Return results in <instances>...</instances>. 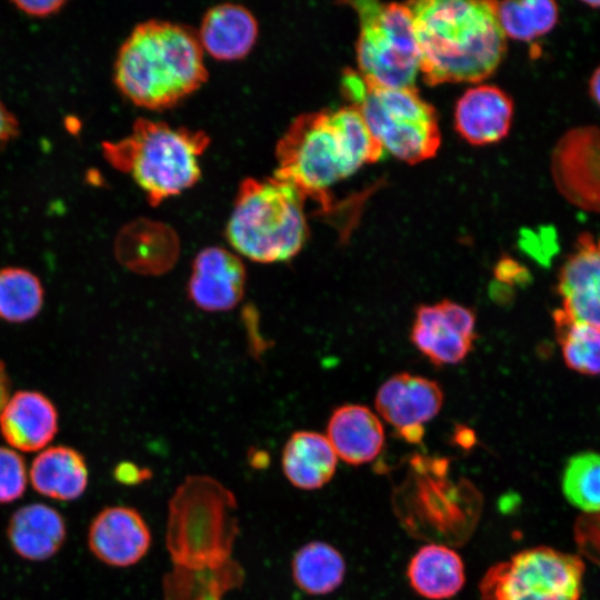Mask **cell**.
<instances>
[{
	"label": "cell",
	"mask_w": 600,
	"mask_h": 600,
	"mask_svg": "<svg viewBox=\"0 0 600 600\" xmlns=\"http://www.w3.org/2000/svg\"><path fill=\"white\" fill-rule=\"evenodd\" d=\"M554 328L567 367L587 376L600 374V327L553 312Z\"/></svg>",
	"instance_id": "27"
},
{
	"label": "cell",
	"mask_w": 600,
	"mask_h": 600,
	"mask_svg": "<svg viewBox=\"0 0 600 600\" xmlns=\"http://www.w3.org/2000/svg\"><path fill=\"white\" fill-rule=\"evenodd\" d=\"M207 79L197 32L166 20L136 26L114 62L117 88L132 103L149 110L172 108Z\"/></svg>",
	"instance_id": "2"
},
{
	"label": "cell",
	"mask_w": 600,
	"mask_h": 600,
	"mask_svg": "<svg viewBox=\"0 0 600 600\" xmlns=\"http://www.w3.org/2000/svg\"><path fill=\"white\" fill-rule=\"evenodd\" d=\"M419 49V71L429 86L479 82L490 77L507 49L490 1L407 2Z\"/></svg>",
	"instance_id": "1"
},
{
	"label": "cell",
	"mask_w": 600,
	"mask_h": 600,
	"mask_svg": "<svg viewBox=\"0 0 600 600\" xmlns=\"http://www.w3.org/2000/svg\"><path fill=\"white\" fill-rule=\"evenodd\" d=\"M27 482L28 473L22 456L0 446V503H10L21 498Z\"/></svg>",
	"instance_id": "30"
},
{
	"label": "cell",
	"mask_w": 600,
	"mask_h": 600,
	"mask_svg": "<svg viewBox=\"0 0 600 600\" xmlns=\"http://www.w3.org/2000/svg\"><path fill=\"white\" fill-rule=\"evenodd\" d=\"M222 596L223 593L221 592L211 591V592H206L193 600H221Z\"/></svg>",
	"instance_id": "39"
},
{
	"label": "cell",
	"mask_w": 600,
	"mask_h": 600,
	"mask_svg": "<svg viewBox=\"0 0 600 600\" xmlns=\"http://www.w3.org/2000/svg\"><path fill=\"white\" fill-rule=\"evenodd\" d=\"M276 159L273 176L316 200L328 214L333 209L330 187L357 171L330 110L298 116L279 139Z\"/></svg>",
	"instance_id": "7"
},
{
	"label": "cell",
	"mask_w": 600,
	"mask_h": 600,
	"mask_svg": "<svg viewBox=\"0 0 600 600\" xmlns=\"http://www.w3.org/2000/svg\"><path fill=\"white\" fill-rule=\"evenodd\" d=\"M151 532L141 513L131 507L100 510L88 529V547L101 562L117 568L138 563L149 551Z\"/></svg>",
	"instance_id": "14"
},
{
	"label": "cell",
	"mask_w": 600,
	"mask_h": 600,
	"mask_svg": "<svg viewBox=\"0 0 600 600\" xmlns=\"http://www.w3.org/2000/svg\"><path fill=\"white\" fill-rule=\"evenodd\" d=\"M454 129L473 146L502 140L511 128L513 102L510 96L493 84L468 89L454 108Z\"/></svg>",
	"instance_id": "16"
},
{
	"label": "cell",
	"mask_w": 600,
	"mask_h": 600,
	"mask_svg": "<svg viewBox=\"0 0 600 600\" xmlns=\"http://www.w3.org/2000/svg\"><path fill=\"white\" fill-rule=\"evenodd\" d=\"M59 414L52 401L39 391L12 394L0 413V431L8 444L22 452L46 448L56 437Z\"/></svg>",
	"instance_id": "17"
},
{
	"label": "cell",
	"mask_w": 600,
	"mask_h": 600,
	"mask_svg": "<svg viewBox=\"0 0 600 600\" xmlns=\"http://www.w3.org/2000/svg\"><path fill=\"white\" fill-rule=\"evenodd\" d=\"M496 280L506 286L524 284L530 279L529 271L510 256L501 257L494 269Z\"/></svg>",
	"instance_id": "31"
},
{
	"label": "cell",
	"mask_w": 600,
	"mask_h": 600,
	"mask_svg": "<svg viewBox=\"0 0 600 600\" xmlns=\"http://www.w3.org/2000/svg\"><path fill=\"white\" fill-rule=\"evenodd\" d=\"M304 196L274 176L247 178L238 190L226 238L242 257L259 263L294 258L309 238Z\"/></svg>",
	"instance_id": "3"
},
{
	"label": "cell",
	"mask_w": 600,
	"mask_h": 600,
	"mask_svg": "<svg viewBox=\"0 0 600 600\" xmlns=\"http://www.w3.org/2000/svg\"><path fill=\"white\" fill-rule=\"evenodd\" d=\"M338 458L353 466L371 462L384 446V429L378 416L362 404L336 408L327 434Z\"/></svg>",
	"instance_id": "18"
},
{
	"label": "cell",
	"mask_w": 600,
	"mask_h": 600,
	"mask_svg": "<svg viewBox=\"0 0 600 600\" xmlns=\"http://www.w3.org/2000/svg\"><path fill=\"white\" fill-rule=\"evenodd\" d=\"M407 572L411 588L431 600L456 596L466 580L461 557L449 547L438 543L421 547L411 558Z\"/></svg>",
	"instance_id": "23"
},
{
	"label": "cell",
	"mask_w": 600,
	"mask_h": 600,
	"mask_svg": "<svg viewBox=\"0 0 600 600\" xmlns=\"http://www.w3.org/2000/svg\"><path fill=\"white\" fill-rule=\"evenodd\" d=\"M246 280L244 264L237 254L221 247H207L192 261L188 298L202 311H229L242 300Z\"/></svg>",
	"instance_id": "13"
},
{
	"label": "cell",
	"mask_w": 600,
	"mask_h": 600,
	"mask_svg": "<svg viewBox=\"0 0 600 600\" xmlns=\"http://www.w3.org/2000/svg\"><path fill=\"white\" fill-rule=\"evenodd\" d=\"M410 340L436 366L460 363L473 348L476 314L470 308L447 299L420 304Z\"/></svg>",
	"instance_id": "11"
},
{
	"label": "cell",
	"mask_w": 600,
	"mask_h": 600,
	"mask_svg": "<svg viewBox=\"0 0 600 600\" xmlns=\"http://www.w3.org/2000/svg\"><path fill=\"white\" fill-rule=\"evenodd\" d=\"M341 90L384 151L409 164L436 156L441 143L437 113L416 87H383L348 69Z\"/></svg>",
	"instance_id": "6"
},
{
	"label": "cell",
	"mask_w": 600,
	"mask_h": 600,
	"mask_svg": "<svg viewBox=\"0 0 600 600\" xmlns=\"http://www.w3.org/2000/svg\"><path fill=\"white\" fill-rule=\"evenodd\" d=\"M490 293L498 302H508L512 296L510 287L498 281L491 286Z\"/></svg>",
	"instance_id": "37"
},
{
	"label": "cell",
	"mask_w": 600,
	"mask_h": 600,
	"mask_svg": "<svg viewBox=\"0 0 600 600\" xmlns=\"http://www.w3.org/2000/svg\"><path fill=\"white\" fill-rule=\"evenodd\" d=\"M29 478L38 493L57 501H73L84 493L89 472L81 452L68 446H54L33 459Z\"/></svg>",
	"instance_id": "22"
},
{
	"label": "cell",
	"mask_w": 600,
	"mask_h": 600,
	"mask_svg": "<svg viewBox=\"0 0 600 600\" xmlns=\"http://www.w3.org/2000/svg\"><path fill=\"white\" fill-rule=\"evenodd\" d=\"M580 560L551 548L520 551L488 569L480 582L481 600H578Z\"/></svg>",
	"instance_id": "9"
},
{
	"label": "cell",
	"mask_w": 600,
	"mask_h": 600,
	"mask_svg": "<svg viewBox=\"0 0 600 600\" xmlns=\"http://www.w3.org/2000/svg\"><path fill=\"white\" fill-rule=\"evenodd\" d=\"M7 537L10 547L20 558L44 561L64 544L67 524L62 514L50 506L29 503L11 514Z\"/></svg>",
	"instance_id": "19"
},
{
	"label": "cell",
	"mask_w": 600,
	"mask_h": 600,
	"mask_svg": "<svg viewBox=\"0 0 600 600\" xmlns=\"http://www.w3.org/2000/svg\"><path fill=\"white\" fill-rule=\"evenodd\" d=\"M561 487L573 507L588 513L600 512V453L572 456L564 467Z\"/></svg>",
	"instance_id": "29"
},
{
	"label": "cell",
	"mask_w": 600,
	"mask_h": 600,
	"mask_svg": "<svg viewBox=\"0 0 600 600\" xmlns=\"http://www.w3.org/2000/svg\"><path fill=\"white\" fill-rule=\"evenodd\" d=\"M506 38L531 41L550 32L558 22L559 8L550 0L490 1Z\"/></svg>",
	"instance_id": "26"
},
{
	"label": "cell",
	"mask_w": 600,
	"mask_h": 600,
	"mask_svg": "<svg viewBox=\"0 0 600 600\" xmlns=\"http://www.w3.org/2000/svg\"><path fill=\"white\" fill-rule=\"evenodd\" d=\"M258 22L244 7L223 3L209 9L197 32L203 51L222 61L246 57L258 37Z\"/></svg>",
	"instance_id": "20"
},
{
	"label": "cell",
	"mask_w": 600,
	"mask_h": 600,
	"mask_svg": "<svg viewBox=\"0 0 600 600\" xmlns=\"http://www.w3.org/2000/svg\"><path fill=\"white\" fill-rule=\"evenodd\" d=\"M18 133V120L0 100V149L14 139Z\"/></svg>",
	"instance_id": "34"
},
{
	"label": "cell",
	"mask_w": 600,
	"mask_h": 600,
	"mask_svg": "<svg viewBox=\"0 0 600 600\" xmlns=\"http://www.w3.org/2000/svg\"><path fill=\"white\" fill-rule=\"evenodd\" d=\"M237 501L218 480L188 476L169 501L166 546L174 567L218 568L231 560Z\"/></svg>",
	"instance_id": "5"
},
{
	"label": "cell",
	"mask_w": 600,
	"mask_h": 600,
	"mask_svg": "<svg viewBox=\"0 0 600 600\" xmlns=\"http://www.w3.org/2000/svg\"><path fill=\"white\" fill-rule=\"evenodd\" d=\"M558 291L571 318L600 327V237L579 234L560 269Z\"/></svg>",
	"instance_id": "15"
},
{
	"label": "cell",
	"mask_w": 600,
	"mask_h": 600,
	"mask_svg": "<svg viewBox=\"0 0 600 600\" xmlns=\"http://www.w3.org/2000/svg\"><path fill=\"white\" fill-rule=\"evenodd\" d=\"M114 479L122 484H138L150 479L151 471L146 468H139L132 462H121L113 470Z\"/></svg>",
	"instance_id": "33"
},
{
	"label": "cell",
	"mask_w": 600,
	"mask_h": 600,
	"mask_svg": "<svg viewBox=\"0 0 600 600\" xmlns=\"http://www.w3.org/2000/svg\"><path fill=\"white\" fill-rule=\"evenodd\" d=\"M11 381L6 369V364L0 359V413L10 398Z\"/></svg>",
	"instance_id": "35"
},
{
	"label": "cell",
	"mask_w": 600,
	"mask_h": 600,
	"mask_svg": "<svg viewBox=\"0 0 600 600\" xmlns=\"http://www.w3.org/2000/svg\"><path fill=\"white\" fill-rule=\"evenodd\" d=\"M589 93L596 104L600 108V64L596 68L590 77Z\"/></svg>",
	"instance_id": "36"
},
{
	"label": "cell",
	"mask_w": 600,
	"mask_h": 600,
	"mask_svg": "<svg viewBox=\"0 0 600 600\" xmlns=\"http://www.w3.org/2000/svg\"><path fill=\"white\" fill-rule=\"evenodd\" d=\"M586 6L591 7L592 9H599L600 8V1H586Z\"/></svg>",
	"instance_id": "40"
},
{
	"label": "cell",
	"mask_w": 600,
	"mask_h": 600,
	"mask_svg": "<svg viewBox=\"0 0 600 600\" xmlns=\"http://www.w3.org/2000/svg\"><path fill=\"white\" fill-rule=\"evenodd\" d=\"M338 457L324 434L299 430L287 440L281 467L287 480L301 490H316L333 477Z\"/></svg>",
	"instance_id": "21"
},
{
	"label": "cell",
	"mask_w": 600,
	"mask_h": 600,
	"mask_svg": "<svg viewBox=\"0 0 600 600\" xmlns=\"http://www.w3.org/2000/svg\"><path fill=\"white\" fill-rule=\"evenodd\" d=\"M296 586L311 596H323L340 587L346 574L342 554L323 541L303 544L291 562Z\"/></svg>",
	"instance_id": "25"
},
{
	"label": "cell",
	"mask_w": 600,
	"mask_h": 600,
	"mask_svg": "<svg viewBox=\"0 0 600 600\" xmlns=\"http://www.w3.org/2000/svg\"><path fill=\"white\" fill-rule=\"evenodd\" d=\"M442 403L443 391L437 381L409 372L390 377L374 399L378 413L410 443L421 442L423 424L439 413Z\"/></svg>",
	"instance_id": "12"
},
{
	"label": "cell",
	"mask_w": 600,
	"mask_h": 600,
	"mask_svg": "<svg viewBox=\"0 0 600 600\" xmlns=\"http://www.w3.org/2000/svg\"><path fill=\"white\" fill-rule=\"evenodd\" d=\"M359 18L358 72L383 87H414L419 49L408 3H351Z\"/></svg>",
	"instance_id": "8"
},
{
	"label": "cell",
	"mask_w": 600,
	"mask_h": 600,
	"mask_svg": "<svg viewBox=\"0 0 600 600\" xmlns=\"http://www.w3.org/2000/svg\"><path fill=\"white\" fill-rule=\"evenodd\" d=\"M551 176L568 202L600 213V128L579 126L563 133L551 153Z\"/></svg>",
	"instance_id": "10"
},
{
	"label": "cell",
	"mask_w": 600,
	"mask_h": 600,
	"mask_svg": "<svg viewBox=\"0 0 600 600\" xmlns=\"http://www.w3.org/2000/svg\"><path fill=\"white\" fill-rule=\"evenodd\" d=\"M456 438L459 440L461 446H463L464 441H468L469 444H472L474 436L470 429L462 427L457 430Z\"/></svg>",
	"instance_id": "38"
},
{
	"label": "cell",
	"mask_w": 600,
	"mask_h": 600,
	"mask_svg": "<svg viewBox=\"0 0 600 600\" xmlns=\"http://www.w3.org/2000/svg\"><path fill=\"white\" fill-rule=\"evenodd\" d=\"M44 290L40 279L20 267L0 269V319L21 323L38 316Z\"/></svg>",
	"instance_id": "28"
},
{
	"label": "cell",
	"mask_w": 600,
	"mask_h": 600,
	"mask_svg": "<svg viewBox=\"0 0 600 600\" xmlns=\"http://www.w3.org/2000/svg\"><path fill=\"white\" fill-rule=\"evenodd\" d=\"M12 4L30 17L46 18L61 11L66 1L61 0H43V1H12Z\"/></svg>",
	"instance_id": "32"
},
{
	"label": "cell",
	"mask_w": 600,
	"mask_h": 600,
	"mask_svg": "<svg viewBox=\"0 0 600 600\" xmlns=\"http://www.w3.org/2000/svg\"><path fill=\"white\" fill-rule=\"evenodd\" d=\"M209 144L203 131L138 119L127 137L104 142L102 151L113 168L131 176L151 206H158L198 182L199 158Z\"/></svg>",
	"instance_id": "4"
},
{
	"label": "cell",
	"mask_w": 600,
	"mask_h": 600,
	"mask_svg": "<svg viewBox=\"0 0 600 600\" xmlns=\"http://www.w3.org/2000/svg\"><path fill=\"white\" fill-rule=\"evenodd\" d=\"M178 250L177 240L169 230L132 226L118 236L114 251L127 269L143 276H160L174 266Z\"/></svg>",
	"instance_id": "24"
}]
</instances>
